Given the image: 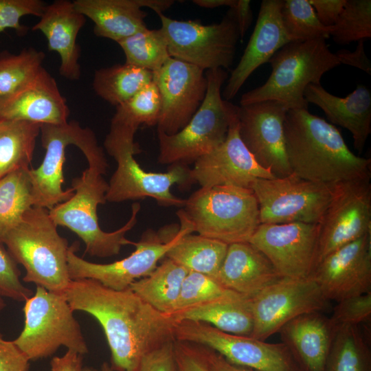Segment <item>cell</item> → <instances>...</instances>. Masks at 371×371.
I'll use <instances>...</instances> for the list:
<instances>
[{
  "label": "cell",
  "mask_w": 371,
  "mask_h": 371,
  "mask_svg": "<svg viewBox=\"0 0 371 371\" xmlns=\"http://www.w3.org/2000/svg\"><path fill=\"white\" fill-rule=\"evenodd\" d=\"M63 294L74 311L92 315L102 326L113 371H135L146 353L175 340V319L130 288L116 291L94 280L78 279Z\"/></svg>",
  "instance_id": "1"
},
{
  "label": "cell",
  "mask_w": 371,
  "mask_h": 371,
  "mask_svg": "<svg viewBox=\"0 0 371 371\" xmlns=\"http://www.w3.org/2000/svg\"><path fill=\"white\" fill-rule=\"evenodd\" d=\"M284 136L291 173L299 177L328 184L370 177L371 159L354 154L337 127L308 109L287 111Z\"/></svg>",
  "instance_id": "2"
},
{
  "label": "cell",
  "mask_w": 371,
  "mask_h": 371,
  "mask_svg": "<svg viewBox=\"0 0 371 371\" xmlns=\"http://www.w3.org/2000/svg\"><path fill=\"white\" fill-rule=\"evenodd\" d=\"M138 128L135 124L112 117L104 147L115 160L117 168L108 183L106 201L120 203L150 197L161 206L183 207L186 199L175 196L171 187L192 184L191 169L188 165L176 164L170 165L166 172L145 171L134 157L141 152L135 142Z\"/></svg>",
  "instance_id": "3"
},
{
  "label": "cell",
  "mask_w": 371,
  "mask_h": 371,
  "mask_svg": "<svg viewBox=\"0 0 371 371\" xmlns=\"http://www.w3.org/2000/svg\"><path fill=\"white\" fill-rule=\"evenodd\" d=\"M57 227L49 210L32 206L6 235L3 245L25 269L23 281L52 292L64 293L71 281L67 265L69 246Z\"/></svg>",
  "instance_id": "4"
},
{
  "label": "cell",
  "mask_w": 371,
  "mask_h": 371,
  "mask_svg": "<svg viewBox=\"0 0 371 371\" xmlns=\"http://www.w3.org/2000/svg\"><path fill=\"white\" fill-rule=\"evenodd\" d=\"M106 170L89 166L80 177L72 179L73 196L49 210L56 225L74 232L84 242L85 252L98 258L117 255L123 246L133 245V242L126 238V234L136 225L141 208L139 203H133L131 215L122 227L111 232L101 229L97 209L98 205L106 202L108 183L102 175Z\"/></svg>",
  "instance_id": "5"
},
{
  "label": "cell",
  "mask_w": 371,
  "mask_h": 371,
  "mask_svg": "<svg viewBox=\"0 0 371 371\" xmlns=\"http://www.w3.org/2000/svg\"><path fill=\"white\" fill-rule=\"evenodd\" d=\"M271 73L261 86L241 96L240 106L273 100L288 109H308L304 91L310 84H321L325 73L340 64L326 39L290 42L270 58Z\"/></svg>",
  "instance_id": "6"
},
{
  "label": "cell",
  "mask_w": 371,
  "mask_h": 371,
  "mask_svg": "<svg viewBox=\"0 0 371 371\" xmlns=\"http://www.w3.org/2000/svg\"><path fill=\"white\" fill-rule=\"evenodd\" d=\"M205 74V96L188 123L172 135L157 130L159 151L157 161L161 164H194L219 146L227 137L238 108L221 95L228 73L223 69H216Z\"/></svg>",
  "instance_id": "7"
},
{
  "label": "cell",
  "mask_w": 371,
  "mask_h": 371,
  "mask_svg": "<svg viewBox=\"0 0 371 371\" xmlns=\"http://www.w3.org/2000/svg\"><path fill=\"white\" fill-rule=\"evenodd\" d=\"M180 210L192 232L228 245L249 242L260 224L258 201L250 188H201Z\"/></svg>",
  "instance_id": "8"
},
{
  "label": "cell",
  "mask_w": 371,
  "mask_h": 371,
  "mask_svg": "<svg viewBox=\"0 0 371 371\" xmlns=\"http://www.w3.org/2000/svg\"><path fill=\"white\" fill-rule=\"evenodd\" d=\"M24 326L13 340L30 361L50 357L61 346L84 355L88 347L63 293L36 286L23 307Z\"/></svg>",
  "instance_id": "9"
},
{
  "label": "cell",
  "mask_w": 371,
  "mask_h": 371,
  "mask_svg": "<svg viewBox=\"0 0 371 371\" xmlns=\"http://www.w3.org/2000/svg\"><path fill=\"white\" fill-rule=\"evenodd\" d=\"M170 56L203 70L229 69L240 38L234 14L229 9L219 23L205 25L197 20L179 21L157 14Z\"/></svg>",
  "instance_id": "10"
},
{
  "label": "cell",
  "mask_w": 371,
  "mask_h": 371,
  "mask_svg": "<svg viewBox=\"0 0 371 371\" xmlns=\"http://www.w3.org/2000/svg\"><path fill=\"white\" fill-rule=\"evenodd\" d=\"M40 135L45 156L37 168L29 170L33 206L50 210L74 194L71 188L66 190L62 188L66 148L71 144L77 146L87 162L102 157L104 153L93 131L75 120L58 125L41 124Z\"/></svg>",
  "instance_id": "11"
},
{
  "label": "cell",
  "mask_w": 371,
  "mask_h": 371,
  "mask_svg": "<svg viewBox=\"0 0 371 371\" xmlns=\"http://www.w3.org/2000/svg\"><path fill=\"white\" fill-rule=\"evenodd\" d=\"M337 184L311 181L291 173L281 178L256 179L250 189L258 201L260 223L319 224Z\"/></svg>",
  "instance_id": "12"
},
{
  "label": "cell",
  "mask_w": 371,
  "mask_h": 371,
  "mask_svg": "<svg viewBox=\"0 0 371 371\" xmlns=\"http://www.w3.org/2000/svg\"><path fill=\"white\" fill-rule=\"evenodd\" d=\"M180 234L179 225H167L157 232L146 229L128 256L111 263H94L78 256V244L69 246L67 256L69 276L71 280L91 279L116 291L128 289L135 281L148 276L166 257Z\"/></svg>",
  "instance_id": "13"
},
{
  "label": "cell",
  "mask_w": 371,
  "mask_h": 371,
  "mask_svg": "<svg viewBox=\"0 0 371 371\" xmlns=\"http://www.w3.org/2000/svg\"><path fill=\"white\" fill-rule=\"evenodd\" d=\"M175 340L207 347L232 363L257 371H299L283 343H268L250 336L223 332L204 322H177Z\"/></svg>",
  "instance_id": "14"
},
{
  "label": "cell",
  "mask_w": 371,
  "mask_h": 371,
  "mask_svg": "<svg viewBox=\"0 0 371 371\" xmlns=\"http://www.w3.org/2000/svg\"><path fill=\"white\" fill-rule=\"evenodd\" d=\"M327 303L311 278H282L251 297L253 329L250 337L265 341L297 317L323 311Z\"/></svg>",
  "instance_id": "15"
},
{
  "label": "cell",
  "mask_w": 371,
  "mask_h": 371,
  "mask_svg": "<svg viewBox=\"0 0 371 371\" xmlns=\"http://www.w3.org/2000/svg\"><path fill=\"white\" fill-rule=\"evenodd\" d=\"M370 179L337 184L334 196L318 224L315 267L332 251L371 233Z\"/></svg>",
  "instance_id": "16"
},
{
  "label": "cell",
  "mask_w": 371,
  "mask_h": 371,
  "mask_svg": "<svg viewBox=\"0 0 371 371\" xmlns=\"http://www.w3.org/2000/svg\"><path fill=\"white\" fill-rule=\"evenodd\" d=\"M318 224L260 223L249 243L270 261L282 278H309L315 267Z\"/></svg>",
  "instance_id": "17"
},
{
  "label": "cell",
  "mask_w": 371,
  "mask_h": 371,
  "mask_svg": "<svg viewBox=\"0 0 371 371\" xmlns=\"http://www.w3.org/2000/svg\"><path fill=\"white\" fill-rule=\"evenodd\" d=\"M288 109L267 100L238 106L240 137L257 163L276 178L291 174L286 153L284 123Z\"/></svg>",
  "instance_id": "18"
},
{
  "label": "cell",
  "mask_w": 371,
  "mask_h": 371,
  "mask_svg": "<svg viewBox=\"0 0 371 371\" xmlns=\"http://www.w3.org/2000/svg\"><path fill=\"white\" fill-rule=\"evenodd\" d=\"M161 97L158 131L172 135L181 131L202 104L207 90L204 70L170 58L153 72Z\"/></svg>",
  "instance_id": "19"
},
{
  "label": "cell",
  "mask_w": 371,
  "mask_h": 371,
  "mask_svg": "<svg viewBox=\"0 0 371 371\" xmlns=\"http://www.w3.org/2000/svg\"><path fill=\"white\" fill-rule=\"evenodd\" d=\"M274 175L260 166L242 142L238 132V111L225 140L214 150L200 157L190 170V179L202 188L233 186L250 188L258 179Z\"/></svg>",
  "instance_id": "20"
},
{
  "label": "cell",
  "mask_w": 371,
  "mask_h": 371,
  "mask_svg": "<svg viewBox=\"0 0 371 371\" xmlns=\"http://www.w3.org/2000/svg\"><path fill=\"white\" fill-rule=\"evenodd\" d=\"M310 278L328 301L371 292V233L326 256Z\"/></svg>",
  "instance_id": "21"
},
{
  "label": "cell",
  "mask_w": 371,
  "mask_h": 371,
  "mask_svg": "<svg viewBox=\"0 0 371 371\" xmlns=\"http://www.w3.org/2000/svg\"><path fill=\"white\" fill-rule=\"evenodd\" d=\"M283 0H263L248 44L237 66L227 79L223 98L233 99L248 78L290 40L284 28L281 9Z\"/></svg>",
  "instance_id": "22"
},
{
  "label": "cell",
  "mask_w": 371,
  "mask_h": 371,
  "mask_svg": "<svg viewBox=\"0 0 371 371\" xmlns=\"http://www.w3.org/2000/svg\"><path fill=\"white\" fill-rule=\"evenodd\" d=\"M70 111L55 78L41 67L21 89L0 104V119L63 124Z\"/></svg>",
  "instance_id": "23"
},
{
  "label": "cell",
  "mask_w": 371,
  "mask_h": 371,
  "mask_svg": "<svg viewBox=\"0 0 371 371\" xmlns=\"http://www.w3.org/2000/svg\"><path fill=\"white\" fill-rule=\"evenodd\" d=\"M76 9L93 23L95 36L117 43L147 28L143 8L162 14L173 0H74Z\"/></svg>",
  "instance_id": "24"
},
{
  "label": "cell",
  "mask_w": 371,
  "mask_h": 371,
  "mask_svg": "<svg viewBox=\"0 0 371 371\" xmlns=\"http://www.w3.org/2000/svg\"><path fill=\"white\" fill-rule=\"evenodd\" d=\"M86 19L73 1L56 0L47 3L39 21L32 27V31H39L45 36L48 49L59 55L60 75L69 80H78L81 76L77 36Z\"/></svg>",
  "instance_id": "25"
},
{
  "label": "cell",
  "mask_w": 371,
  "mask_h": 371,
  "mask_svg": "<svg viewBox=\"0 0 371 371\" xmlns=\"http://www.w3.org/2000/svg\"><path fill=\"white\" fill-rule=\"evenodd\" d=\"M337 332L329 317L313 311L289 322L278 333L299 371H324Z\"/></svg>",
  "instance_id": "26"
},
{
  "label": "cell",
  "mask_w": 371,
  "mask_h": 371,
  "mask_svg": "<svg viewBox=\"0 0 371 371\" xmlns=\"http://www.w3.org/2000/svg\"><path fill=\"white\" fill-rule=\"evenodd\" d=\"M304 98L319 106L331 124L347 129L352 134L355 148L361 153L371 133V93L366 87L359 85L341 98L329 93L321 84H310Z\"/></svg>",
  "instance_id": "27"
},
{
  "label": "cell",
  "mask_w": 371,
  "mask_h": 371,
  "mask_svg": "<svg viewBox=\"0 0 371 371\" xmlns=\"http://www.w3.org/2000/svg\"><path fill=\"white\" fill-rule=\"evenodd\" d=\"M280 278L268 258L249 242L228 245L216 278L225 288L250 297Z\"/></svg>",
  "instance_id": "28"
},
{
  "label": "cell",
  "mask_w": 371,
  "mask_h": 371,
  "mask_svg": "<svg viewBox=\"0 0 371 371\" xmlns=\"http://www.w3.org/2000/svg\"><path fill=\"white\" fill-rule=\"evenodd\" d=\"M170 316L175 322H201L238 335L250 336L253 329L251 297L239 293L193 306Z\"/></svg>",
  "instance_id": "29"
},
{
  "label": "cell",
  "mask_w": 371,
  "mask_h": 371,
  "mask_svg": "<svg viewBox=\"0 0 371 371\" xmlns=\"http://www.w3.org/2000/svg\"><path fill=\"white\" fill-rule=\"evenodd\" d=\"M180 234L166 257L186 269L216 279L225 257L228 245L199 234L191 227L180 210L177 211Z\"/></svg>",
  "instance_id": "30"
},
{
  "label": "cell",
  "mask_w": 371,
  "mask_h": 371,
  "mask_svg": "<svg viewBox=\"0 0 371 371\" xmlns=\"http://www.w3.org/2000/svg\"><path fill=\"white\" fill-rule=\"evenodd\" d=\"M188 272L183 267L165 257L153 272L133 282L129 288L153 308L170 315Z\"/></svg>",
  "instance_id": "31"
},
{
  "label": "cell",
  "mask_w": 371,
  "mask_h": 371,
  "mask_svg": "<svg viewBox=\"0 0 371 371\" xmlns=\"http://www.w3.org/2000/svg\"><path fill=\"white\" fill-rule=\"evenodd\" d=\"M40 128L36 123L0 119V179L30 168Z\"/></svg>",
  "instance_id": "32"
},
{
  "label": "cell",
  "mask_w": 371,
  "mask_h": 371,
  "mask_svg": "<svg viewBox=\"0 0 371 371\" xmlns=\"http://www.w3.org/2000/svg\"><path fill=\"white\" fill-rule=\"evenodd\" d=\"M153 80V72L124 63L95 70L93 89L97 95L117 107Z\"/></svg>",
  "instance_id": "33"
},
{
  "label": "cell",
  "mask_w": 371,
  "mask_h": 371,
  "mask_svg": "<svg viewBox=\"0 0 371 371\" xmlns=\"http://www.w3.org/2000/svg\"><path fill=\"white\" fill-rule=\"evenodd\" d=\"M30 168L20 169L0 179V243L33 206Z\"/></svg>",
  "instance_id": "34"
},
{
  "label": "cell",
  "mask_w": 371,
  "mask_h": 371,
  "mask_svg": "<svg viewBox=\"0 0 371 371\" xmlns=\"http://www.w3.org/2000/svg\"><path fill=\"white\" fill-rule=\"evenodd\" d=\"M324 371H371V352L359 326L336 333Z\"/></svg>",
  "instance_id": "35"
},
{
  "label": "cell",
  "mask_w": 371,
  "mask_h": 371,
  "mask_svg": "<svg viewBox=\"0 0 371 371\" xmlns=\"http://www.w3.org/2000/svg\"><path fill=\"white\" fill-rule=\"evenodd\" d=\"M117 43L124 52L126 63L153 73L171 58L161 28L150 30L147 27Z\"/></svg>",
  "instance_id": "36"
},
{
  "label": "cell",
  "mask_w": 371,
  "mask_h": 371,
  "mask_svg": "<svg viewBox=\"0 0 371 371\" xmlns=\"http://www.w3.org/2000/svg\"><path fill=\"white\" fill-rule=\"evenodd\" d=\"M45 55L32 47L19 54L0 52V104L5 102L25 84L43 67Z\"/></svg>",
  "instance_id": "37"
},
{
  "label": "cell",
  "mask_w": 371,
  "mask_h": 371,
  "mask_svg": "<svg viewBox=\"0 0 371 371\" xmlns=\"http://www.w3.org/2000/svg\"><path fill=\"white\" fill-rule=\"evenodd\" d=\"M282 21L291 42L330 37V26L318 19L308 0H284L281 9Z\"/></svg>",
  "instance_id": "38"
},
{
  "label": "cell",
  "mask_w": 371,
  "mask_h": 371,
  "mask_svg": "<svg viewBox=\"0 0 371 371\" xmlns=\"http://www.w3.org/2000/svg\"><path fill=\"white\" fill-rule=\"evenodd\" d=\"M334 42L346 45L371 37V1L346 0L336 23L330 26Z\"/></svg>",
  "instance_id": "39"
},
{
  "label": "cell",
  "mask_w": 371,
  "mask_h": 371,
  "mask_svg": "<svg viewBox=\"0 0 371 371\" xmlns=\"http://www.w3.org/2000/svg\"><path fill=\"white\" fill-rule=\"evenodd\" d=\"M236 293H238L225 288L214 278L189 271L183 280L172 313Z\"/></svg>",
  "instance_id": "40"
},
{
  "label": "cell",
  "mask_w": 371,
  "mask_h": 371,
  "mask_svg": "<svg viewBox=\"0 0 371 371\" xmlns=\"http://www.w3.org/2000/svg\"><path fill=\"white\" fill-rule=\"evenodd\" d=\"M161 97L153 80L126 102L116 107L113 117L137 125H157Z\"/></svg>",
  "instance_id": "41"
},
{
  "label": "cell",
  "mask_w": 371,
  "mask_h": 371,
  "mask_svg": "<svg viewBox=\"0 0 371 371\" xmlns=\"http://www.w3.org/2000/svg\"><path fill=\"white\" fill-rule=\"evenodd\" d=\"M329 318L337 331L368 322L371 318V292L337 302Z\"/></svg>",
  "instance_id": "42"
},
{
  "label": "cell",
  "mask_w": 371,
  "mask_h": 371,
  "mask_svg": "<svg viewBox=\"0 0 371 371\" xmlns=\"http://www.w3.org/2000/svg\"><path fill=\"white\" fill-rule=\"evenodd\" d=\"M47 3L42 0H0V33L14 29L19 35L27 31L21 19L26 15L41 17Z\"/></svg>",
  "instance_id": "43"
},
{
  "label": "cell",
  "mask_w": 371,
  "mask_h": 371,
  "mask_svg": "<svg viewBox=\"0 0 371 371\" xmlns=\"http://www.w3.org/2000/svg\"><path fill=\"white\" fill-rule=\"evenodd\" d=\"M16 262L3 244L0 243V295L19 302H25L33 295L20 280Z\"/></svg>",
  "instance_id": "44"
},
{
  "label": "cell",
  "mask_w": 371,
  "mask_h": 371,
  "mask_svg": "<svg viewBox=\"0 0 371 371\" xmlns=\"http://www.w3.org/2000/svg\"><path fill=\"white\" fill-rule=\"evenodd\" d=\"M173 344L167 343L146 353L135 371H177Z\"/></svg>",
  "instance_id": "45"
},
{
  "label": "cell",
  "mask_w": 371,
  "mask_h": 371,
  "mask_svg": "<svg viewBox=\"0 0 371 371\" xmlns=\"http://www.w3.org/2000/svg\"><path fill=\"white\" fill-rule=\"evenodd\" d=\"M177 371H210L198 345L174 341Z\"/></svg>",
  "instance_id": "46"
},
{
  "label": "cell",
  "mask_w": 371,
  "mask_h": 371,
  "mask_svg": "<svg viewBox=\"0 0 371 371\" xmlns=\"http://www.w3.org/2000/svg\"><path fill=\"white\" fill-rule=\"evenodd\" d=\"M30 360L13 341L0 333V371H28Z\"/></svg>",
  "instance_id": "47"
},
{
  "label": "cell",
  "mask_w": 371,
  "mask_h": 371,
  "mask_svg": "<svg viewBox=\"0 0 371 371\" xmlns=\"http://www.w3.org/2000/svg\"><path fill=\"white\" fill-rule=\"evenodd\" d=\"M319 21L325 26L333 25L339 18L346 0H308Z\"/></svg>",
  "instance_id": "48"
},
{
  "label": "cell",
  "mask_w": 371,
  "mask_h": 371,
  "mask_svg": "<svg viewBox=\"0 0 371 371\" xmlns=\"http://www.w3.org/2000/svg\"><path fill=\"white\" fill-rule=\"evenodd\" d=\"M335 55L340 64L358 68L371 75V62L366 54L364 40L358 41L354 51L341 49L337 51Z\"/></svg>",
  "instance_id": "49"
},
{
  "label": "cell",
  "mask_w": 371,
  "mask_h": 371,
  "mask_svg": "<svg viewBox=\"0 0 371 371\" xmlns=\"http://www.w3.org/2000/svg\"><path fill=\"white\" fill-rule=\"evenodd\" d=\"M198 346L210 371H257L250 368L232 363L222 355L207 347L200 345Z\"/></svg>",
  "instance_id": "50"
},
{
  "label": "cell",
  "mask_w": 371,
  "mask_h": 371,
  "mask_svg": "<svg viewBox=\"0 0 371 371\" xmlns=\"http://www.w3.org/2000/svg\"><path fill=\"white\" fill-rule=\"evenodd\" d=\"M250 4L249 0H234V4L229 8L234 14L239 30L240 38L242 40L249 30L253 20V14Z\"/></svg>",
  "instance_id": "51"
},
{
  "label": "cell",
  "mask_w": 371,
  "mask_h": 371,
  "mask_svg": "<svg viewBox=\"0 0 371 371\" xmlns=\"http://www.w3.org/2000/svg\"><path fill=\"white\" fill-rule=\"evenodd\" d=\"M82 355L68 350L63 356L52 359L51 371H82Z\"/></svg>",
  "instance_id": "52"
},
{
  "label": "cell",
  "mask_w": 371,
  "mask_h": 371,
  "mask_svg": "<svg viewBox=\"0 0 371 371\" xmlns=\"http://www.w3.org/2000/svg\"><path fill=\"white\" fill-rule=\"evenodd\" d=\"M192 2L199 7L212 9L222 6L231 8L234 0H193Z\"/></svg>",
  "instance_id": "53"
},
{
  "label": "cell",
  "mask_w": 371,
  "mask_h": 371,
  "mask_svg": "<svg viewBox=\"0 0 371 371\" xmlns=\"http://www.w3.org/2000/svg\"><path fill=\"white\" fill-rule=\"evenodd\" d=\"M82 371H113V370H112L111 366L108 363L104 362L101 366L100 370H95L93 368L84 367L82 369Z\"/></svg>",
  "instance_id": "54"
},
{
  "label": "cell",
  "mask_w": 371,
  "mask_h": 371,
  "mask_svg": "<svg viewBox=\"0 0 371 371\" xmlns=\"http://www.w3.org/2000/svg\"><path fill=\"white\" fill-rule=\"evenodd\" d=\"M5 306V304L4 302L3 297L1 295H0V313L3 311V309L4 308Z\"/></svg>",
  "instance_id": "55"
}]
</instances>
